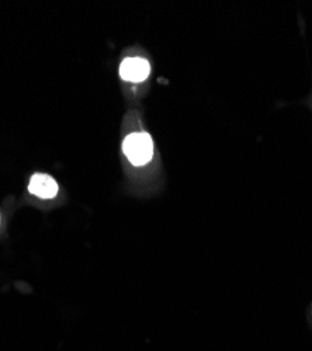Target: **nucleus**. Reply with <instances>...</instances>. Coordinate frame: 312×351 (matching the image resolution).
Segmentation results:
<instances>
[{
	"mask_svg": "<svg viewBox=\"0 0 312 351\" xmlns=\"http://www.w3.org/2000/svg\"><path fill=\"white\" fill-rule=\"evenodd\" d=\"M123 149L132 165L144 166L152 159L154 143L147 132H138L125 138Z\"/></svg>",
	"mask_w": 312,
	"mask_h": 351,
	"instance_id": "nucleus-1",
	"label": "nucleus"
},
{
	"mask_svg": "<svg viewBox=\"0 0 312 351\" xmlns=\"http://www.w3.org/2000/svg\"><path fill=\"white\" fill-rule=\"evenodd\" d=\"M149 64L143 58H128L120 66V75L124 80L128 82H143L149 75Z\"/></svg>",
	"mask_w": 312,
	"mask_h": 351,
	"instance_id": "nucleus-2",
	"label": "nucleus"
},
{
	"mask_svg": "<svg viewBox=\"0 0 312 351\" xmlns=\"http://www.w3.org/2000/svg\"><path fill=\"white\" fill-rule=\"evenodd\" d=\"M28 191L40 198H53L56 193H58V184H56L51 176L38 173L32 178Z\"/></svg>",
	"mask_w": 312,
	"mask_h": 351,
	"instance_id": "nucleus-3",
	"label": "nucleus"
}]
</instances>
